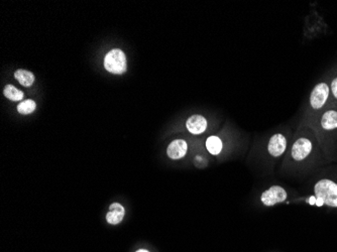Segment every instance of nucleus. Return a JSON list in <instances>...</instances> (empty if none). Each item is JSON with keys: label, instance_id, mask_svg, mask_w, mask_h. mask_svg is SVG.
Listing matches in <instances>:
<instances>
[{"label": "nucleus", "instance_id": "obj_1", "mask_svg": "<svg viewBox=\"0 0 337 252\" xmlns=\"http://www.w3.org/2000/svg\"><path fill=\"white\" fill-rule=\"evenodd\" d=\"M321 151L323 152L313 129L309 126L298 125L289 145L286 163L293 167L305 166L312 162Z\"/></svg>", "mask_w": 337, "mask_h": 252}, {"label": "nucleus", "instance_id": "obj_2", "mask_svg": "<svg viewBox=\"0 0 337 252\" xmlns=\"http://www.w3.org/2000/svg\"><path fill=\"white\" fill-rule=\"evenodd\" d=\"M302 125L309 126L313 129L323 152L327 154L329 145L337 140V104L328 107L315 118Z\"/></svg>", "mask_w": 337, "mask_h": 252}, {"label": "nucleus", "instance_id": "obj_3", "mask_svg": "<svg viewBox=\"0 0 337 252\" xmlns=\"http://www.w3.org/2000/svg\"><path fill=\"white\" fill-rule=\"evenodd\" d=\"M332 105H335V102L331 95L328 76L327 74H325L311 90L308 101L305 105L304 112L298 125L309 122L319 113L323 112L325 109Z\"/></svg>", "mask_w": 337, "mask_h": 252}, {"label": "nucleus", "instance_id": "obj_4", "mask_svg": "<svg viewBox=\"0 0 337 252\" xmlns=\"http://www.w3.org/2000/svg\"><path fill=\"white\" fill-rule=\"evenodd\" d=\"M314 194L323 200L330 208L337 209V183L331 179L323 178L314 185Z\"/></svg>", "mask_w": 337, "mask_h": 252}, {"label": "nucleus", "instance_id": "obj_5", "mask_svg": "<svg viewBox=\"0 0 337 252\" xmlns=\"http://www.w3.org/2000/svg\"><path fill=\"white\" fill-rule=\"evenodd\" d=\"M291 135L292 132L290 130L273 133L267 144V150L270 156L273 157V159H279V157L283 156L291 143Z\"/></svg>", "mask_w": 337, "mask_h": 252}, {"label": "nucleus", "instance_id": "obj_6", "mask_svg": "<svg viewBox=\"0 0 337 252\" xmlns=\"http://www.w3.org/2000/svg\"><path fill=\"white\" fill-rule=\"evenodd\" d=\"M105 69L116 75H121L127 71V57L126 54L119 49L110 51L104 59Z\"/></svg>", "mask_w": 337, "mask_h": 252}, {"label": "nucleus", "instance_id": "obj_7", "mask_svg": "<svg viewBox=\"0 0 337 252\" xmlns=\"http://www.w3.org/2000/svg\"><path fill=\"white\" fill-rule=\"evenodd\" d=\"M288 198V193L281 186H271L261 196L262 203L267 207H271L284 203Z\"/></svg>", "mask_w": 337, "mask_h": 252}, {"label": "nucleus", "instance_id": "obj_8", "mask_svg": "<svg viewBox=\"0 0 337 252\" xmlns=\"http://www.w3.org/2000/svg\"><path fill=\"white\" fill-rule=\"evenodd\" d=\"M208 127L207 119L199 114L190 116L186 121V128L187 130L194 135L202 134L206 131Z\"/></svg>", "mask_w": 337, "mask_h": 252}, {"label": "nucleus", "instance_id": "obj_9", "mask_svg": "<svg viewBox=\"0 0 337 252\" xmlns=\"http://www.w3.org/2000/svg\"><path fill=\"white\" fill-rule=\"evenodd\" d=\"M188 151V143L184 139H175L173 140L168 148H167V154L171 160H181L184 156L186 155Z\"/></svg>", "mask_w": 337, "mask_h": 252}, {"label": "nucleus", "instance_id": "obj_10", "mask_svg": "<svg viewBox=\"0 0 337 252\" xmlns=\"http://www.w3.org/2000/svg\"><path fill=\"white\" fill-rule=\"evenodd\" d=\"M126 214L125 208L118 203H113L110 205V212L106 215V220L109 224L116 225L119 224Z\"/></svg>", "mask_w": 337, "mask_h": 252}, {"label": "nucleus", "instance_id": "obj_11", "mask_svg": "<svg viewBox=\"0 0 337 252\" xmlns=\"http://www.w3.org/2000/svg\"><path fill=\"white\" fill-rule=\"evenodd\" d=\"M206 148L212 155H218L223 149V141L216 135H211L206 139Z\"/></svg>", "mask_w": 337, "mask_h": 252}, {"label": "nucleus", "instance_id": "obj_12", "mask_svg": "<svg viewBox=\"0 0 337 252\" xmlns=\"http://www.w3.org/2000/svg\"><path fill=\"white\" fill-rule=\"evenodd\" d=\"M14 77L20 83V85H22L24 87H30L35 81L34 74L30 73L29 71H25V70H17L14 73Z\"/></svg>", "mask_w": 337, "mask_h": 252}, {"label": "nucleus", "instance_id": "obj_13", "mask_svg": "<svg viewBox=\"0 0 337 252\" xmlns=\"http://www.w3.org/2000/svg\"><path fill=\"white\" fill-rule=\"evenodd\" d=\"M328 81H329V87L331 91V95L333 97V100L335 104H337V66L333 67L328 73Z\"/></svg>", "mask_w": 337, "mask_h": 252}, {"label": "nucleus", "instance_id": "obj_14", "mask_svg": "<svg viewBox=\"0 0 337 252\" xmlns=\"http://www.w3.org/2000/svg\"><path fill=\"white\" fill-rule=\"evenodd\" d=\"M4 95L11 101H19L23 98V93L12 85H7L4 88Z\"/></svg>", "mask_w": 337, "mask_h": 252}, {"label": "nucleus", "instance_id": "obj_15", "mask_svg": "<svg viewBox=\"0 0 337 252\" xmlns=\"http://www.w3.org/2000/svg\"><path fill=\"white\" fill-rule=\"evenodd\" d=\"M37 107V104L34 100H25V101H22L18 104L17 106V111L20 113V114H23V115H26V114H30L32 112L35 111Z\"/></svg>", "mask_w": 337, "mask_h": 252}, {"label": "nucleus", "instance_id": "obj_16", "mask_svg": "<svg viewBox=\"0 0 337 252\" xmlns=\"http://www.w3.org/2000/svg\"><path fill=\"white\" fill-rule=\"evenodd\" d=\"M316 199H317V198H316L315 195H314V196H311V197L309 198V200H308V203H309L310 205L313 206V205L316 204Z\"/></svg>", "mask_w": 337, "mask_h": 252}, {"label": "nucleus", "instance_id": "obj_17", "mask_svg": "<svg viewBox=\"0 0 337 252\" xmlns=\"http://www.w3.org/2000/svg\"><path fill=\"white\" fill-rule=\"evenodd\" d=\"M136 252H149V251H147V250H145V249H139V250H137Z\"/></svg>", "mask_w": 337, "mask_h": 252}]
</instances>
